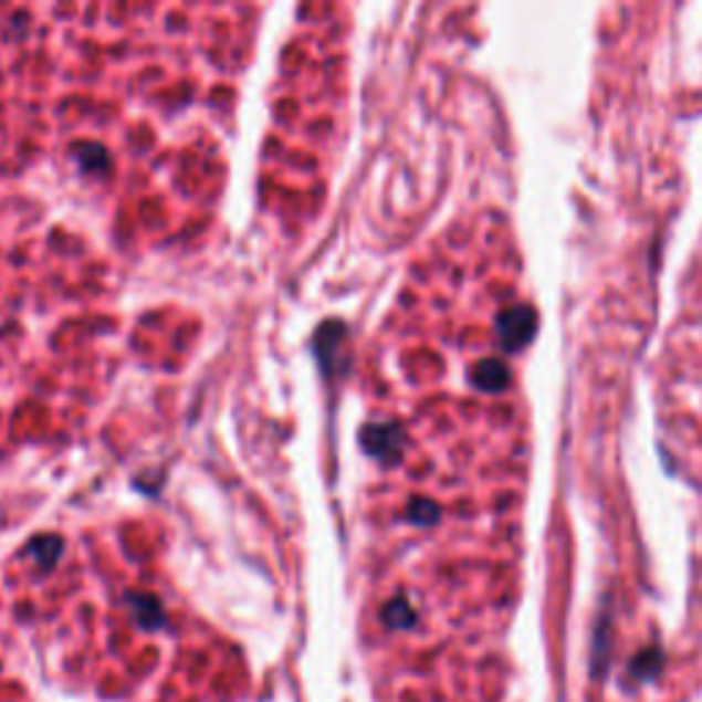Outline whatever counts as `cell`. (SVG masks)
Instances as JSON below:
<instances>
[{"mask_svg":"<svg viewBox=\"0 0 702 702\" xmlns=\"http://www.w3.org/2000/svg\"><path fill=\"white\" fill-rule=\"evenodd\" d=\"M496 329H500V344L505 346V352H518L535 338L538 316H535L533 307L516 305L496 318Z\"/></svg>","mask_w":702,"mask_h":702,"instance_id":"cell-1","label":"cell"},{"mask_svg":"<svg viewBox=\"0 0 702 702\" xmlns=\"http://www.w3.org/2000/svg\"><path fill=\"white\" fill-rule=\"evenodd\" d=\"M664 648H661V642H650L631 656L629 664H626V678H629V683H637V687H650V683H656L664 675Z\"/></svg>","mask_w":702,"mask_h":702,"instance_id":"cell-2","label":"cell"},{"mask_svg":"<svg viewBox=\"0 0 702 702\" xmlns=\"http://www.w3.org/2000/svg\"><path fill=\"white\" fill-rule=\"evenodd\" d=\"M612 626H609L607 615H601L596 624V633H593V653H590V678L604 681L612 664Z\"/></svg>","mask_w":702,"mask_h":702,"instance_id":"cell-3","label":"cell"},{"mask_svg":"<svg viewBox=\"0 0 702 702\" xmlns=\"http://www.w3.org/2000/svg\"><path fill=\"white\" fill-rule=\"evenodd\" d=\"M363 444L368 453L392 459L401 450V431L396 426H368L363 431Z\"/></svg>","mask_w":702,"mask_h":702,"instance_id":"cell-4","label":"cell"},{"mask_svg":"<svg viewBox=\"0 0 702 702\" xmlns=\"http://www.w3.org/2000/svg\"><path fill=\"white\" fill-rule=\"evenodd\" d=\"M472 381H475V387H481V390L500 392L502 387L507 385V368L500 359H483L475 368V374H472Z\"/></svg>","mask_w":702,"mask_h":702,"instance_id":"cell-5","label":"cell"},{"mask_svg":"<svg viewBox=\"0 0 702 702\" xmlns=\"http://www.w3.org/2000/svg\"><path fill=\"white\" fill-rule=\"evenodd\" d=\"M409 516H412L415 522L428 524V522H433V518H437V507H433L431 502L418 500V502H415V505H412V511H409Z\"/></svg>","mask_w":702,"mask_h":702,"instance_id":"cell-6","label":"cell"}]
</instances>
